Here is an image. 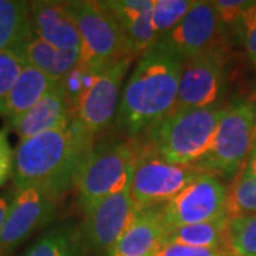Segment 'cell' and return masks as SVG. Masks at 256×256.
I'll use <instances>...</instances> for the list:
<instances>
[{
	"label": "cell",
	"instance_id": "1",
	"mask_svg": "<svg viewBox=\"0 0 256 256\" xmlns=\"http://www.w3.org/2000/svg\"><path fill=\"white\" fill-rule=\"evenodd\" d=\"M184 58L162 40L138 58L121 92L116 124L137 141L176 106Z\"/></svg>",
	"mask_w": 256,
	"mask_h": 256
},
{
	"label": "cell",
	"instance_id": "2",
	"mask_svg": "<svg viewBox=\"0 0 256 256\" xmlns=\"http://www.w3.org/2000/svg\"><path fill=\"white\" fill-rule=\"evenodd\" d=\"M92 144L94 140L74 121L63 130L20 141L14 151L13 190L34 186L60 198L74 186L78 168Z\"/></svg>",
	"mask_w": 256,
	"mask_h": 256
},
{
	"label": "cell",
	"instance_id": "3",
	"mask_svg": "<svg viewBox=\"0 0 256 256\" xmlns=\"http://www.w3.org/2000/svg\"><path fill=\"white\" fill-rule=\"evenodd\" d=\"M132 60V57L122 58L98 72L77 66L62 80L68 92L73 121L94 141L116 120L124 88V77Z\"/></svg>",
	"mask_w": 256,
	"mask_h": 256
},
{
	"label": "cell",
	"instance_id": "4",
	"mask_svg": "<svg viewBox=\"0 0 256 256\" xmlns=\"http://www.w3.org/2000/svg\"><path fill=\"white\" fill-rule=\"evenodd\" d=\"M226 107L174 108L142 137L144 144L164 160L196 165L210 152L216 128Z\"/></svg>",
	"mask_w": 256,
	"mask_h": 256
},
{
	"label": "cell",
	"instance_id": "5",
	"mask_svg": "<svg viewBox=\"0 0 256 256\" xmlns=\"http://www.w3.org/2000/svg\"><path fill=\"white\" fill-rule=\"evenodd\" d=\"M134 156V141L116 137L94 141L78 168L73 186L84 214L108 195L130 185Z\"/></svg>",
	"mask_w": 256,
	"mask_h": 256
},
{
	"label": "cell",
	"instance_id": "6",
	"mask_svg": "<svg viewBox=\"0 0 256 256\" xmlns=\"http://www.w3.org/2000/svg\"><path fill=\"white\" fill-rule=\"evenodd\" d=\"M66 6L82 38L80 67L98 72L122 58L132 57L117 20L101 2L74 0L66 2Z\"/></svg>",
	"mask_w": 256,
	"mask_h": 256
},
{
	"label": "cell",
	"instance_id": "7",
	"mask_svg": "<svg viewBox=\"0 0 256 256\" xmlns=\"http://www.w3.org/2000/svg\"><path fill=\"white\" fill-rule=\"evenodd\" d=\"M202 172L205 171L196 165L170 162L146 144H138L136 146L130 191L140 212L156 210L171 201Z\"/></svg>",
	"mask_w": 256,
	"mask_h": 256
},
{
	"label": "cell",
	"instance_id": "8",
	"mask_svg": "<svg viewBox=\"0 0 256 256\" xmlns=\"http://www.w3.org/2000/svg\"><path fill=\"white\" fill-rule=\"evenodd\" d=\"M255 142V108L246 101H235L226 107L210 152L196 166L220 178L234 180L246 162Z\"/></svg>",
	"mask_w": 256,
	"mask_h": 256
},
{
	"label": "cell",
	"instance_id": "9",
	"mask_svg": "<svg viewBox=\"0 0 256 256\" xmlns=\"http://www.w3.org/2000/svg\"><path fill=\"white\" fill-rule=\"evenodd\" d=\"M226 196L228 186L220 176L202 172L171 201L158 208L166 236L181 226L208 222L226 215Z\"/></svg>",
	"mask_w": 256,
	"mask_h": 256
},
{
	"label": "cell",
	"instance_id": "10",
	"mask_svg": "<svg viewBox=\"0 0 256 256\" xmlns=\"http://www.w3.org/2000/svg\"><path fill=\"white\" fill-rule=\"evenodd\" d=\"M58 196L34 186L10 192L8 216L0 232V256H10L37 230L46 228L57 210Z\"/></svg>",
	"mask_w": 256,
	"mask_h": 256
},
{
	"label": "cell",
	"instance_id": "11",
	"mask_svg": "<svg viewBox=\"0 0 256 256\" xmlns=\"http://www.w3.org/2000/svg\"><path fill=\"white\" fill-rule=\"evenodd\" d=\"M226 46L184 60L175 108H210L220 106L225 90Z\"/></svg>",
	"mask_w": 256,
	"mask_h": 256
},
{
	"label": "cell",
	"instance_id": "12",
	"mask_svg": "<svg viewBox=\"0 0 256 256\" xmlns=\"http://www.w3.org/2000/svg\"><path fill=\"white\" fill-rule=\"evenodd\" d=\"M130 185L108 195L84 214L80 224L87 250L108 252L138 216Z\"/></svg>",
	"mask_w": 256,
	"mask_h": 256
},
{
	"label": "cell",
	"instance_id": "13",
	"mask_svg": "<svg viewBox=\"0 0 256 256\" xmlns=\"http://www.w3.org/2000/svg\"><path fill=\"white\" fill-rule=\"evenodd\" d=\"M222 34L224 28L214 3L195 0L186 16L161 40L184 60H188L222 46Z\"/></svg>",
	"mask_w": 256,
	"mask_h": 256
},
{
	"label": "cell",
	"instance_id": "14",
	"mask_svg": "<svg viewBox=\"0 0 256 256\" xmlns=\"http://www.w3.org/2000/svg\"><path fill=\"white\" fill-rule=\"evenodd\" d=\"M73 121V108L68 97V92L63 82L47 92L33 108L10 121V127L24 141L43 132L67 128Z\"/></svg>",
	"mask_w": 256,
	"mask_h": 256
},
{
	"label": "cell",
	"instance_id": "15",
	"mask_svg": "<svg viewBox=\"0 0 256 256\" xmlns=\"http://www.w3.org/2000/svg\"><path fill=\"white\" fill-rule=\"evenodd\" d=\"M154 0H107L101 4L117 20L126 37L130 54L137 57L156 46L158 38L152 28L151 13Z\"/></svg>",
	"mask_w": 256,
	"mask_h": 256
},
{
	"label": "cell",
	"instance_id": "16",
	"mask_svg": "<svg viewBox=\"0 0 256 256\" xmlns=\"http://www.w3.org/2000/svg\"><path fill=\"white\" fill-rule=\"evenodd\" d=\"M34 36L64 50H80L82 38L66 2L38 0L30 3Z\"/></svg>",
	"mask_w": 256,
	"mask_h": 256
},
{
	"label": "cell",
	"instance_id": "17",
	"mask_svg": "<svg viewBox=\"0 0 256 256\" xmlns=\"http://www.w3.org/2000/svg\"><path fill=\"white\" fill-rule=\"evenodd\" d=\"M165 238L158 208L142 210L106 256H152Z\"/></svg>",
	"mask_w": 256,
	"mask_h": 256
},
{
	"label": "cell",
	"instance_id": "18",
	"mask_svg": "<svg viewBox=\"0 0 256 256\" xmlns=\"http://www.w3.org/2000/svg\"><path fill=\"white\" fill-rule=\"evenodd\" d=\"M56 82H54L42 70L28 64L18 74L13 88L10 90L2 116L9 120V122L18 118L33 108L54 87Z\"/></svg>",
	"mask_w": 256,
	"mask_h": 256
},
{
	"label": "cell",
	"instance_id": "19",
	"mask_svg": "<svg viewBox=\"0 0 256 256\" xmlns=\"http://www.w3.org/2000/svg\"><path fill=\"white\" fill-rule=\"evenodd\" d=\"M18 52L24 56L30 66L36 67L52 77L54 82H62L80 64V50H64L52 46L38 37L30 38Z\"/></svg>",
	"mask_w": 256,
	"mask_h": 256
},
{
	"label": "cell",
	"instance_id": "20",
	"mask_svg": "<svg viewBox=\"0 0 256 256\" xmlns=\"http://www.w3.org/2000/svg\"><path fill=\"white\" fill-rule=\"evenodd\" d=\"M86 252L80 224L66 220L46 229L22 256H84Z\"/></svg>",
	"mask_w": 256,
	"mask_h": 256
},
{
	"label": "cell",
	"instance_id": "21",
	"mask_svg": "<svg viewBox=\"0 0 256 256\" xmlns=\"http://www.w3.org/2000/svg\"><path fill=\"white\" fill-rule=\"evenodd\" d=\"M33 37L30 3L0 0V52L20 50Z\"/></svg>",
	"mask_w": 256,
	"mask_h": 256
},
{
	"label": "cell",
	"instance_id": "22",
	"mask_svg": "<svg viewBox=\"0 0 256 256\" xmlns=\"http://www.w3.org/2000/svg\"><path fill=\"white\" fill-rule=\"evenodd\" d=\"M228 222L229 218L224 215L220 218L208 222L181 226L172 230L166 236L165 242L192 248H206V249L225 248Z\"/></svg>",
	"mask_w": 256,
	"mask_h": 256
},
{
	"label": "cell",
	"instance_id": "23",
	"mask_svg": "<svg viewBox=\"0 0 256 256\" xmlns=\"http://www.w3.org/2000/svg\"><path fill=\"white\" fill-rule=\"evenodd\" d=\"M256 214V181L242 166L228 186L226 216L229 220Z\"/></svg>",
	"mask_w": 256,
	"mask_h": 256
},
{
	"label": "cell",
	"instance_id": "24",
	"mask_svg": "<svg viewBox=\"0 0 256 256\" xmlns=\"http://www.w3.org/2000/svg\"><path fill=\"white\" fill-rule=\"evenodd\" d=\"M225 248L236 256H256V214L229 220Z\"/></svg>",
	"mask_w": 256,
	"mask_h": 256
},
{
	"label": "cell",
	"instance_id": "25",
	"mask_svg": "<svg viewBox=\"0 0 256 256\" xmlns=\"http://www.w3.org/2000/svg\"><path fill=\"white\" fill-rule=\"evenodd\" d=\"M195 0H154L151 22L156 38L161 40L191 10Z\"/></svg>",
	"mask_w": 256,
	"mask_h": 256
},
{
	"label": "cell",
	"instance_id": "26",
	"mask_svg": "<svg viewBox=\"0 0 256 256\" xmlns=\"http://www.w3.org/2000/svg\"><path fill=\"white\" fill-rule=\"evenodd\" d=\"M28 66V62L22 52L6 50L0 52V116L3 114L6 98L13 88L18 74Z\"/></svg>",
	"mask_w": 256,
	"mask_h": 256
},
{
	"label": "cell",
	"instance_id": "27",
	"mask_svg": "<svg viewBox=\"0 0 256 256\" xmlns=\"http://www.w3.org/2000/svg\"><path fill=\"white\" fill-rule=\"evenodd\" d=\"M236 32L248 57L256 67V2H250L245 9L236 26Z\"/></svg>",
	"mask_w": 256,
	"mask_h": 256
},
{
	"label": "cell",
	"instance_id": "28",
	"mask_svg": "<svg viewBox=\"0 0 256 256\" xmlns=\"http://www.w3.org/2000/svg\"><path fill=\"white\" fill-rule=\"evenodd\" d=\"M212 3H214V8L220 18V24L225 30L226 28H236L239 20L250 2H246V0H216Z\"/></svg>",
	"mask_w": 256,
	"mask_h": 256
},
{
	"label": "cell",
	"instance_id": "29",
	"mask_svg": "<svg viewBox=\"0 0 256 256\" xmlns=\"http://www.w3.org/2000/svg\"><path fill=\"white\" fill-rule=\"evenodd\" d=\"M224 254H225V248L206 249V248H192L164 242L152 256H224Z\"/></svg>",
	"mask_w": 256,
	"mask_h": 256
},
{
	"label": "cell",
	"instance_id": "30",
	"mask_svg": "<svg viewBox=\"0 0 256 256\" xmlns=\"http://www.w3.org/2000/svg\"><path fill=\"white\" fill-rule=\"evenodd\" d=\"M14 151L9 144L6 130H0V186L9 181L13 174Z\"/></svg>",
	"mask_w": 256,
	"mask_h": 256
},
{
	"label": "cell",
	"instance_id": "31",
	"mask_svg": "<svg viewBox=\"0 0 256 256\" xmlns=\"http://www.w3.org/2000/svg\"><path fill=\"white\" fill-rule=\"evenodd\" d=\"M10 204V194H3L0 195V232L4 225V220L8 216V210H9Z\"/></svg>",
	"mask_w": 256,
	"mask_h": 256
},
{
	"label": "cell",
	"instance_id": "32",
	"mask_svg": "<svg viewBox=\"0 0 256 256\" xmlns=\"http://www.w3.org/2000/svg\"><path fill=\"white\" fill-rule=\"evenodd\" d=\"M244 168L246 170L248 174L250 175V176L256 181V142L255 146H254V148H252L249 156H248L246 162L244 165Z\"/></svg>",
	"mask_w": 256,
	"mask_h": 256
},
{
	"label": "cell",
	"instance_id": "33",
	"mask_svg": "<svg viewBox=\"0 0 256 256\" xmlns=\"http://www.w3.org/2000/svg\"><path fill=\"white\" fill-rule=\"evenodd\" d=\"M255 124H256V110H255Z\"/></svg>",
	"mask_w": 256,
	"mask_h": 256
}]
</instances>
